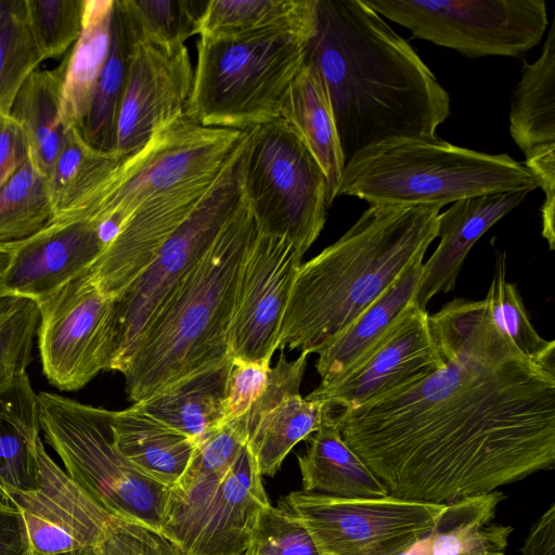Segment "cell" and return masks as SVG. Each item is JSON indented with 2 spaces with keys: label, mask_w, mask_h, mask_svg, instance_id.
Returning a JSON list of instances; mask_svg holds the SVG:
<instances>
[{
  "label": "cell",
  "mask_w": 555,
  "mask_h": 555,
  "mask_svg": "<svg viewBox=\"0 0 555 555\" xmlns=\"http://www.w3.org/2000/svg\"><path fill=\"white\" fill-rule=\"evenodd\" d=\"M443 365L413 386L340 409L345 443L392 496L435 504L555 466V367L524 357L486 300L429 315Z\"/></svg>",
  "instance_id": "1"
},
{
  "label": "cell",
  "mask_w": 555,
  "mask_h": 555,
  "mask_svg": "<svg viewBox=\"0 0 555 555\" xmlns=\"http://www.w3.org/2000/svg\"><path fill=\"white\" fill-rule=\"evenodd\" d=\"M306 61L330 98L345 164L395 137H431L451 100L410 43L363 0H318Z\"/></svg>",
  "instance_id": "2"
},
{
  "label": "cell",
  "mask_w": 555,
  "mask_h": 555,
  "mask_svg": "<svg viewBox=\"0 0 555 555\" xmlns=\"http://www.w3.org/2000/svg\"><path fill=\"white\" fill-rule=\"evenodd\" d=\"M438 205H370L333 244L300 264L280 348L317 353L415 261L438 232Z\"/></svg>",
  "instance_id": "3"
},
{
  "label": "cell",
  "mask_w": 555,
  "mask_h": 555,
  "mask_svg": "<svg viewBox=\"0 0 555 555\" xmlns=\"http://www.w3.org/2000/svg\"><path fill=\"white\" fill-rule=\"evenodd\" d=\"M257 232L243 201L164 302L124 372L135 403L230 356L229 330L242 260Z\"/></svg>",
  "instance_id": "4"
},
{
  "label": "cell",
  "mask_w": 555,
  "mask_h": 555,
  "mask_svg": "<svg viewBox=\"0 0 555 555\" xmlns=\"http://www.w3.org/2000/svg\"><path fill=\"white\" fill-rule=\"evenodd\" d=\"M538 188L532 172L508 154H489L437 135L395 137L354 154L343 169L336 197L370 205H438Z\"/></svg>",
  "instance_id": "5"
},
{
  "label": "cell",
  "mask_w": 555,
  "mask_h": 555,
  "mask_svg": "<svg viewBox=\"0 0 555 555\" xmlns=\"http://www.w3.org/2000/svg\"><path fill=\"white\" fill-rule=\"evenodd\" d=\"M314 33L199 37L186 115L205 127L242 132L279 118Z\"/></svg>",
  "instance_id": "6"
},
{
  "label": "cell",
  "mask_w": 555,
  "mask_h": 555,
  "mask_svg": "<svg viewBox=\"0 0 555 555\" xmlns=\"http://www.w3.org/2000/svg\"><path fill=\"white\" fill-rule=\"evenodd\" d=\"M40 427L67 475L115 516L160 532L170 488L154 480L115 447L111 410L41 391Z\"/></svg>",
  "instance_id": "7"
},
{
  "label": "cell",
  "mask_w": 555,
  "mask_h": 555,
  "mask_svg": "<svg viewBox=\"0 0 555 555\" xmlns=\"http://www.w3.org/2000/svg\"><path fill=\"white\" fill-rule=\"evenodd\" d=\"M240 183L257 231L286 238L304 256L326 221L327 181L284 120L245 131Z\"/></svg>",
  "instance_id": "8"
},
{
  "label": "cell",
  "mask_w": 555,
  "mask_h": 555,
  "mask_svg": "<svg viewBox=\"0 0 555 555\" xmlns=\"http://www.w3.org/2000/svg\"><path fill=\"white\" fill-rule=\"evenodd\" d=\"M243 135L237 130L202 126L184 113L158 128L140 149L122 156L69 218H82L95 225L113 220L121 227L147 202L218 177Z\"/></svg>",
  "instance_id": "9"
},
{
  "label": "cell",
  "mask_w": 555,
  "mask_h": 555,
  "mask_svg": "<svg viewBox=\"0 0 555 555\" xmlns=\"http://www.w3.org/2000/svg\"><path fill=\"white\" fill-rule=\"evenodd\" d=\"M244 143L245 132L201 203L116 301L115 350L109 370L124 374L164 302L242 203L240 168Z\"/></svg>",
  "instance_id": "10"
},
{
  "label": "cell",
  "mask_w": 555,
  "mask_h": 555,
  "mask_svg": "<svg viewBox=\"0 0 555 555\" xmlns=\"http://www.w3.org/2000/svg\"><path fill=\"white\" fill-rule=\"evenodd\" d=\"M414 38L469 59L522 57L548 26L544 0H363Z\"/></svg>",
  "instance_id": "11"
},
{
  "label": "cell",
  "mask_w": 555,
  "mask_h": 555,
  "mask_svg": "<svg viewBox=\"0 0 555 555\" xmlns=\"http://www.w3.org/2000/svg\"><path fill=\"white\" fill-rule=\"evenodd\" d=\"M269 505L246 443L227 472L170 488L160 533L182 555H244Z\"/></svg>",
  "instance_id": "12"
},
{
  "label": "cell",
  "mask_w": 555,
  "mask_h": 555,
  "mask_svg": "<svg viewBox=\"0 0 555 555\" xmlns=\"http://www.w3.org/2000/svg\"><path fill=\"white\" fill-rule=\"evenodd\" d=\"M281 502L309 533L318 555L398 553L427 533L446 504L379 498H340L292 491Z\"/></svg>",
  "instance_id": "13"
},
{
  "label": "cell",
  "mask_w": 555,
  "mask_h": 555,
  "mask_svg": "<svg viewBox=\"0 0 555 555\" xmlns=\"http://www.w3.org/2000/svg\"><path fill=\"white\" fill-rule=\"evenodd\" d=\"M42 371L54 387L78 390L111 369L116 338V300L88 273L37 302Z\"/></svg>",
  "instance_id": "14"
},
{
  "label": "cell",
  "mask_w": 555,
  "mask_h": 555,
  "mask_svg": "<svg viewBox=\"0 0 555 555\" xmlns=\"http://www.w3.org/2000/svg\"><path fill=\"white\" fill-rule=\"evenodd\" d=\"M302 257L286 238L256 232L236 285L229 330L232 358L272 360Z\"/></svg>",
  "instance_id": "15"
},
{
  "label": "cell",
  "mask_w": 555,
  "mask_h": 555,
  "mask_svg": "<svg viewBox=\"0 0 555 555\" xmlns=\"http://www.w3.org/2000/svg\"><path fill=\"white\" fill-rule=\"evenodd\" d=\"M442 365L429 314L413 300L361 361L336 378L320 383L306 399L353 409L404 390Z\"/></svg>",
  "instance_id": "16"
},
{
  "label": "cell",
  "mask_w": 555,
  "mask_h": 555,
  "mask_svg": "<svg viewBox=\"0 0 555 555\" xmlns=\"http://www.w3.org/2000/svg\"><path fill=\"white\" fill-rule=\"evenodd\" d=\"M193 81L185 44H162L139 36L119 109L115 152L126 156L137 151L158 128L183 115Z\"/></svg>",
  "instance_id": "17"
},
{
  "label": "cell",
  "mask_w": 555,
  "mask_h": 555,
  "mask_svg": "<svg viewBox=\"0 0 555 555\" xmlns=\"http://www.w3.org/2000/svg\"><path fill=\"white\" fill-rule=\"evenodd\" d=\"M37 459V488L7 500L22 514L31 551L49 555L91 544L115 515L54 462L42 439L38 444Z\"/></svg>",
  "instance_id": "18"
},
{
  "label": "cell",
  "mask_w": 555,
  "mask_h": 555,
  "mask_svg": "<svg viewBox=\"0 0 555 555\" xmlns=\"http://www.w3.org/2000/svg\"><path fill=\"white\" fill-rule=\"evenodd\" d=\"M509 133L545 197L542 236L555 242V18L540 56L524 62L509 104Z\"/></svg>",
  "instance_id": "19"
},
{
  "label": "cell",
  "mask_w": 555,
  "mask_h": 555,
  "mask_svg": "<svg viewBox=\"0 0 555 555\" xmlns=\"http://www.w3.org/2000/svg\"><path fill=\"white\" fill-rule=\"evenodd\" d=\"M14 245L0 297L20 296L36 302L88 273L104 250L96 225L82 218L52 220Z\"/></svg>",
  "instance_id": "20"
},
{
  "label": "cell",
  "mask_w": 555,
  "mask_h": 555,
  "mask_svg": "<svg viewBox=\"0 0 555 555\" xmlns=\"http://www.w3.org/2000/svg\"><path fill=\"white\" fill-rule=\"evenodd\" d=\"M218 177L159 196L135 209L88 272L99 289L117 301L196 208Z\"/></svg>",
  "instance_id": "21"
},
{
  "label": "cell",
  "mask_w": 555,
  "mask_h": 555,
  "mask_svg": "<svg viewBox=\"0 0 555 555\" xmlns=\"http://www.w3.org/2000/svg\"><path fill=\"white\" fill-rule=\"evenodd\" d=\"M528 192H502L460 199L438 215L439 244L422 264L415 302L426 309L429 300L452 291L474 244L499 220L518 207Z\"/></svg>",
  "instance_id": "22"
},
{
  "label": "cell",
  "mask_w": 555,
  "mask_h": 555,
  "mask_svg": "<svg viewBox=\"0 0 555 555\" xmlns=\"http://www.w3.org/2000/svg\"><path fill=\"white\" fill-rule=\"evenodd\" d=\"M503 499L496 490L446 504L434 527L396 555L505 554L513 528L493 521Z\"/></svg>",
  "instance_id": "23"
},
{
  "label": "cell",
  "mask_w": 555,
  "mask_h": 555,
  "mask_svg": "<svg viewBox=\"0 0 555 555\" xmlns=\"http://www.w3.org/2000/svg\"><path fill=\"white\" fill-rule=\"evenodd\" d=\"M279 118L302 141L320 165L327 181L331 205L336 199L345 158L327 90L317 69L306 60L286 91Z\"/></svg>",
  "instance_id": "24"
},
{
  "label": "cell",
  "mask_w": 555,
  "mask_h": 555,
  "mask_svg": "<svg viewBox=\"0 0 555 555\" xmlns=\"http://www.w3.org/2000/svg\"><path fill=\"white\" fill-rule=\"evenodd\" d=\"M423 260L415 261L335 338L317 351L321 383L341 375L361 361L414 300Z\"/></svg>",
  "instance_id": "25"
},
{
  "label": "cell",
  "mask_w": 555,
  "mask_h": 555,
  "mask_svg": "<svg viewBox=\"0 0 555 555\" xmlns=\"http://www.w3.org/2000/svg\"><path fill=\"white\" fill-rule=\"evenodd\" d=\"M112 438L118 451L141 472L172 488L184 475L197 443L132 404L111 411Z\"/></svg>",
  "instance_id": "26"
},
{
  "label": "cell",
  "mask_w": 555,
  "mask_h": 555,
  "mask_svg": "<svg viewBox=\"0 0 555 555\" xmlns=\"http://www.w3.org/2000/svg\"><path fill=\"white\" fill-rule=\"evenodd\" d=\"M39 398L28 374L0 392V501L38 486Z\"/></svg>",
  "instance_id": "27"
},
{
  "label": "cell",
  "mask_w": 555,
  "mask_h": 555,
  "mask_svg": "<svg viewBox=\"0 0 555 555\" xmlns=\"http://www.w3.org/2000/svg\"><path fill=\"white\" fill-rule=\"evenodd\" d=\"M231 365L230 357L133 404L198 443L224 424L223 404Z\"/></svg>",
  "instance_id": "28"
},
{
  "label": "cell",
  "mask_w": 555,
  "mask_h": 555,
  "mask_svg": "<svg viewBox=\"0 0 555 555\" xmlns=\"http://www.w3.org/2000/svg\"><path fill=\"white\" fill-rule=\"evenodd\" d=\"M297 456L306 492L340 498H379L388 491L366 464L343 440L335 415L307 439Z\"/></svg>",
  "instance_id": "29"
},
{
  "label": "cell",
  "mask_w": 555,
  "mask_h": 555,
  "mask_svg": "<svg viewBox=\"0 0 555 555\" xmlns=\"http://www.w3.org/2000/svg\"><path fill=\"white\" fill-rule=\"evenodd\" d=\"M138 41V28L126 0H114L108 54L80 130L85 140L100 151L115 152L119 109Z\"/></svg>",
  "instance_id": "30"
},
{
  "label": "cell",
  "mask_w": 555,
  "mask_h": 555,
  "mask_svg": "<svg viewBox=\"0 0 555 555\" xmlns=\"http://www.w3.org/2000/svg\"><path fill=\"white\" fill-rule=\"evenodd\" d=\"M66 55L54 68H37L20 89L10 115L22 127L29 157L49 178L64 141L62 91Z\"/></svg>",
  "instance_id": "31"
},
{
  "label": "cell",
  "mask_w": 555,
  "mask_h": 555,
  "mask_svg": "<svg viewBox=\"0 0 555 555\" xmlns=\"http://www.w3.org/2000/svg\"><path fill=\"white\" fill-rule=\"evenodd\" d=\"M114 0H85L81 34L66 54L62 91V121L65 130L79 131L111 43Z\"/></svg>",
  "instance_id": "32"
},
{
  "label": "cell",
  "mask_w": 555,
  "mask_h": 555,
  "mask_svg": "<svg viewBox=\"0 0 555 555\" xmlns=\"http://www.w3.org/2000/svg\"><path fill=\"white\" fill-rule=\"evenodd\" d=\"M334 409L295 393L247 423V447L260 475L273 477L293 448L317 431Z\"/></svg>",
  "instance_id": "33"
},
{
  "label": "cell",
  "mask_w": 555,
  "mask_h": 555,
  "mask_svg": "<svg viewBox=\"0 0 555 555\" xmlns=\"http://www.w3.org/2000/svg\"><path fill=\"white\" fill-rule=\"evenodd\" d=\"M318 0H210L198 35L234 38L279 30L314 31Z\"/></svg>",
  "instance_id": "34"
},
{
  "label": "cell",
  "mask_w": 555,
  "mask_h": 555,
  "mask_svg": "<svg viewBox=\"0 0 555 555\" xmlns=\"http://www.w3.org/2000/svg\"><path fill=\"white\" fill-rule=\"evenodd\" d=\"M122 156L91 146L76 128H68L48 178L55 219L77 214L108 178Z\"/></svg>",
  "instance_id": "35"
},
{
  "label": "cell",
  "mask_w": 555,
  "mask_h": 555,
  "mask_svg": "<svg viewBox=\"0 0 555 555\" xmlns=\"http://www.w3.org/2000/svg\"><path fill=\"white\" fill-rule=\"evenodd\" d=\"M53 218L48 178L28 157L0 189V244L24 241Z\"/></svg>",
  "instance_id": "36"
},
{
  "label": "cell",
  "mask_w": 555,
  "mask_h": 555,
  "mask_svg": "<svg viewBox=\"0 0 555 555\" xmlns=\"http://www.w3.org/2000/svg\"><path fill=\"white\" fill-rule=\"evenodd\" d=\"M485 300L494 326L524 357L538 364L555 367V341L540 336L529 319L517 286L507 282L505 253L496 257Z\"/></svg>",
  "instance_id": "37"
},
{
  "label": "cell",
  "mask_w": 555,
  "mask_h": 555,
  "mask_svg": "<svg viewBox=\"0 0 555 555\" xmlns=\"http://www.w3.org/2000/svg\"><path fill=\"white\" fill-rule=\"evenodd\" d=\"M38 323L39 307L35 300L0 297V392L27 374Z\"/></svg>",
  "instance_id": "38"
},
{
  "label": "cell",
  "mask_w": 555,
  "mask_h": 555,
  "mask_svg": "<svg viewBox=\"0 0 555 555\" xmlns=\"http://www.w3.org/2000/svg\"><path fill=\"white\" fill-rule=\"evenodd\" d=\"M208 1L204 0H126L139 36L162 44H184L198 34Z\"/></svg>",
  "instance_id": "39"
},
{
  "label": "cell",
  "mask_w": 555,
  "mask_h": 555,
  "mask_svg": "<svg viewBox=\"0 0 555 555\" xmlns=\"http://www.w3.org/2000/svg\"><path fill=\"white\" fill-rule=\"evenodd\" d=\"M25 5L42 61L63 59L81 34L85 0H25Z\"/></svg>",
  "instance_id": "40"
},
{
  "label": "cell",
  "mask_w": 555,
  "mask_h": 555,
  "mask_svg": "<svg viewBox=\"0 0 555 555\" xmlns=\"http://www.w3.org/2000/svg\"><path fill=\"white\" fill-rule=\"evenodd\" d=\"M42 62L28 28L25 8L0 29V113L10 114L20 89Z\"/></svg>",
  "instance_id": "41"
},
{
  "label": "cell",
  "mask_w": 555,
  "mask_h": 555,
  "mask_svg": "<svg viewBox=\"0 0 555 555\" xmlns=\"http://www.w3.org/2000/svg\"><path fill=\"white\" fill-rule=\"evenodd\" d=\"M30 555H42L31 551ZM49 555H182L159 531L139 521L114 516L101 535L83 547Z\"/></svg>",
  "instance_id": "42"
},
{
  "label": "cell",
  "mask_w": 555,
  "mask_h": 555,
  "mask_svg": "<svg viewBox=\"0 0 555 555\" xmlns=\"http://www.w3.org/2000/svg\"><path fill=\"white\" fill-rule=\"evenodd\" d=\"M244 555H318V552L307 530L280 501L261 513Z\"/></svg>",
  "instance_id": "43"
},
{
  "label": "cell",
  "mask_w": 555,
  "mask_h": 555,
  "mask_svg": "<svg viewBox=\"0 0 555 555\" xmlns=\"http://www.w3.org/2000/svg\"><path fill=\"white\" fill-rule=\"evenodd\" d=\"M270 370L271 360L245 361L232 358L223 404L224 423L249 411L263 392Z\"/></svg>",
  "instance_id": "44"
},
{
  "label": "cell",
  "mask_w": 555,
  "mask_h": 555,
  "mask_svg": "<svg viewBox=\"0 0 555 555\" xmlns=\"http://www.w3.org/2000/svg\"><path fill=\"white\" fill-rule=\"evenodd\" d=\"M29 157L22 127L10 114L0 113V189Z\"/></svg>",
  "instance_id": "45"
},
{
  "label": "cell",
  "mask_w": 555,
  "mask_h": 555,
  "mask_svg": "<svg viewBox=\"0 0 555 555\" xmlns=\"http://www.w3.org/2000/svg\"><path fill=\"white\" fill-rule=\"evenodd\" d=\"M31 547L20 511L0 501V555H30Z\"/></svg>",
  "instance_id": "46"
},
{
  "label": "cell",
  "mask_w": 555,
  "mask_h": 555,
  "mask_svg": "<svg viewBox=\"0 0 555 555\" xmlns=\"http://www.w3.org/2000/svg\"><path fill=\"white\" fill-rule=\"evenodd\" d=\"M521 555H555V504L532 525L520 550Z\"/></svg>",
  "instance_id": "47"
},
{
  "label": "cell",
  "mask_w": 555,
  "mask_h": 555,
  "mask_svg": "<svg viewBox=\"0 0 555 555\" xmlns=\"http://www.w3.org/2000/svg\"><path fill=\"white\" fill-rule=\"evenodd\" d=\"M25 0H0V29L15 14L25 11Z\"/></svg>",
  "instance_id": "48"
},
{
  "label": "cell",
  "mask_w": 555,
  "mask_h": 555,
  "mask_svg": "<svg viewBox=\"0 0 555 555\" xmlns=\"http://www.w3.org/2000/svg\"><path fill=\"white\" fill-rule=\"evenodd\" d=\"M13 244H0V283L14 253Z\"/></svg>",
  "instance_id": "49"
},
{
  "label": "cell",
  "mask_w": 555,
  "mask_h": 555,
  "mask_svg": "<svg viewBox=\"0 0 555 555\" xmlns=\"http://www.w3.org/2000/svg\"><path fill=\"white\" fill-rule=\"evenodd\" d=\"M491 555H505V554H491Z\"/></svg>",
  "instance_id": "50"
}]
</instances>
